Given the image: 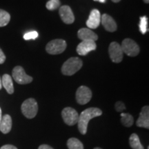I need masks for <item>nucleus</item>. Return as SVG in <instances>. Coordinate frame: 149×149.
<instances>
[{
	"instance_id": "19",
	"label": "nucleus",
	"mask_w": 149,
	"mask_h": 149,
	"mask_svg": "<svg viewBox=\"0 0 149 149\" xmlns=\"http://www.w3.org/2000/svg\"><path fill=\"white\" fill-rule=\"evenodd\" d=\"M67 146L69 149H84V145L79 139L72 137L67 141Z\"/></svg>"
},
{
	"instance_id": "10",
	"label": "nucleus",
	"mask_w": 149,
	"mask_h": 149,
	"mask_svg": "<svg viewBox=\"0 0 149 149\" xmlns=\"http://www.w3.org/2000/svg\"><path fill=\"white\" fill-rule=\"evenodd\" d=\"M97 48L95 42L93 41H82L77 47V52L80 55H86L90 52L95 51Z\"/></svg>"
},
{
	"instance_id": "7",
	"label": "nucleus",
	"mask_w": 149,
	"mask_h": 149,
	"mask_svg": "<svg viewBox=\"0 0 149 149\" xmlns=\"http://www.w3.org/2000/svg\"><path fill=\"white\" fill-rule=\"evenodd\" d=\"M61 116L67 125L73 126L74 124H77L79 114L72 108L66 107L63 109L61 112Z\"/></svg>"
},
{
	"instance_id": "2",
	"label": "nucleus",
	"mask_w": 149,
	"mask_h": 149,
	"mask_svg": "<svg viewBox=\"0 0 149 149\" xmlns=\"http://www.w3.org/2000/svg\"><path fill=\"white\" fill-rule=\"evenodd\" d=\"M82 61L79 57H70L66 60L61 67V72L64 75H73L82 67Z\"/></svg>"
},
{
	"instance_id": "34",
	"label": "nucleus",
	"mask_w": 149,
	"mask_h": 149,
	"mask_svg": "<svg viewBox=\"0 0 149 149\" xmlns=\"http://www.w3.org/2000/svg\"><path fill=\"white\" fill-rule=\"evenodd\" d=\"M94 149H102V148H98V147H96V148H95Z\"/></svg>"
},
{
	"instance_id": "16",
	"label": "nucleus",
	"mask_w": 149,
	"mask_h": 149,
	"mask_svg": "<svg viewBox=\"0 0 149 149\" xmlns=\"http://www.w3.org/2000/svg\"><path fill=\"white\" fill-rule=\"evenodd\" d=\"M12 128V118L9 115H3L0 123V130L3 134H7Z\"/></svg>"
},
{
	"instance_id": "17",
	"label": "nucleus",
	"mask_w": 149,
	"mask_h": 149,
	"mask_svg": "<svg viewBox=\"0 0 149 149\" xmlns=\"http://www.w3.org/2000/svg\"><path fill=\"white\" fill-rule=\"evenodd\" d=\"M1 84L8 94H13L14 93L13 82L10 75L8 74H3L1 78Z\"/></svg>"
},
{
	"instance_id": "22",
	"label": "nucleus",
	"mask_w": 149,
	"mask_h": 149,
	"mask_svg": "<svg viewBox=\"0 0 149 149\" xmlns=\"http://www.w3.org/2000/svg\"><path fill=\"white\" fill-rule=\"evenodd\" d=\"M147 25H148V19H147L146 17H141L140 22H139V30H140V32L142 34H145L148 31Z\"/></svg>"
},
{
	"instance_id": "1",
	"label": "nucleus",
	"mask_w": 149,
	"mask_h": 149,
	"mask_svg": "<svg viewBox=\"0 0 149 149\" xmlns=\"http://www.w3.org/2000/svg\"><path fill=\"white\" fill-rule=\"evenodd\" d=\"M102 111L98 108H88L79 115L78 119V129L80 133L85 135L87 133V127L89 121L94 117L102 115Z\"/></svg>"
},
{
	"instance_id": "21",
	"label": "nucleus",
	"mask_w": 149,
	"mask_h": 149,
	"mask_svg": "<svg viewBox=\"0 0 149 149\" xmlns=\"http://www.w3.org/2000/svg\"><path fill=\"white\" fill-rule=\"evenodd\" d=\"M10 20V15L6 10L0 9V27L6 26Z\"/></svg>"
},
{
	"instance_id": "24",
	"label": "nucleus",
	"mask_w": 149,
	"mask_h": 149,
	"mask_svg": "<svg viewBox=\"0 0 149 149\" xmlns=\"http://www.w3.org/2000/svg\"><path fill=\"white\" fill-rule=\"evenodd\" d=\"M38 37V33L37 31H31V32L26 33L24 35V39L25 40H35Z\"/></svg>"
},
{
	"instance_id": "26",
	"label": "nucleus",
	"mask_w": 149,
	"mask_h": 149,
	"mask_svg": "<svg viewBox=\"0 0 149 149\" xmlns=\"http://www.w3.org/2000/svg\"><path fill=\"white\" fill-rule=\"evenodd\" d=\"M6 61V55L3 53L2 50L0 48V64H2Z\"/></svg>"
},
{
	"instance_id": "29",
	"label": "nucleus",
	"mask_w": 149,
	"mask_h": 149,
	"mask_svg": "<svg viewBox=\"0 0 149 149\" xmlns=\"http://www.w3.org/2000/svg\"><path fill=\"white\" fill-rule=\"evenodd\" d=\"M1 118H2V113H1V108H0V123H1Z\"/></svg>"
},
{
	"instance_id": "13",
	"label": "nucleus",
	"mask_w": 149,
	"mask_h": 149,
	"mask_svg": "<svg viewBox=\"0 0 149 149\" xmlns=\"http://www.w3.org/2000/svg\"><path fill=\"white\" fill-rule=\"evenodd\" d=\"M136 124L138 127L145 128L147 129L149 128V107L148 106L142 108Z\"/></svg>"
},
{
	"instance_id": "20",
	"label": "nucleus",
	"mask_w": 149,
	"mask_h": 149,
	"mask_svg": "<svg viewBox=\"0 0 149 149\" xmlns=\"http://www.w3.org/2000/svg\"><path fill=\"white\" fill-rule=\"evenodd\" d=\"M121 122L126 127H130L134 123L133 117L129 113H122L121 114Z\"/></svg>"
},
{
	"instance_id": "8",
	"label": "nucleus",
	"mask_w": 149,
	"mask_h": 149,
	"mask_svg": "<svg viewBox=\"0 0 149 149\" xmlns=\"http://www.w3.org/2000/svg\"><path fill=\"white\" fill-rule=\"evenodd\" d=\"M109 53L111 61L115 63H120L123 59V51L122 47L116 42H111L109 48Z\"/></svg>"
},
{
	"instance_id": "27",
	"label": "nucleus",
	"mask_w": 149,
	"mask_h": 149,
	"mask_svg": "<svg viewBox=\"0 0 149 149\" xmlns=\"http://www.w3.org/2000/svg\"><path fill=\"white\" fill-rule=\"evenodd\" d=\"M0 149H17L16 146H13V145H10V144H7V145H4V146H1Z\"/></svg>"
},
{
	"instance_id": "14",
	"label": "nucleus",
	"mask_w": 149,
	"mask_h": 149,
	"mask_svg": "<svg viewBox=\"0 0 149 149\" xmlns=\"http://www.w3.org/2000/svg\"><path fill=\"white\" fill-rule=\"evenodd\" d=\"M101 22L104 29L109 32H115L117 29L116 22L111 16L107 14H104L101 16Z\"/></svg>"
},
{
	"instance_id": "11",
	"label": "nucleus",
	"mask_w": 149,
	"mask_h": 149,
	"mask_svg": "<svg viewBox=\"0 0 149 149\" xmlns=\"http://www.w3.org/2000/svg\"><path fill=\"white\" fill-rule=\"evenodd\" d=\"M59 15L63 22L66 24H72L74 21V16L72 9L68 6H62L59 10Z\"/></svg>"
},
{
	"instance_id": "18",
	"label": "nucleus",
	"mask_w": 149,
	"mask_h": 149,
	"mask_svg": "<svg viewBox=\"0 0 149 149\" xmlns=\"http://www.w3.org/2000/svg\"><path fill=\"white\" fill-rule=\"evenodd\" d=\"M130 146L133 149H144L139 140L138 135L135 133H133L130 135L129 139Z\"/></svg>"
},
{
	"instance_id": "5",
	"label": "nucleus",
	"mask_w": 149,
	"mask_h": 149,
	"mask_svg": "<svg viewBox=\"0 0 149 149\" xmlns=\"http://www.w3.org/2000/svg\"><path fill=\"white\" fill-rule=\"evenodd\" d=\"M121 47L123 53L130 57H135L140 51L138 44L131 39H125L123 40Z\"/></svg>"
},
{
	"instance_id": "6",
	"label": "nucleus",
	"mask_w": 149,
	"mask_h": 149,
	"mask_svg": "<svg viewBox=\"0 0 149 149\" xmlns=\"http://www.w3.org/2000/svg\"><path fill=\"white\" fill-rule=\"evenodd\" d=\"M12 74L14 80L19 84H27L33 81V77L28 75L24 68L20 66L15 67Z\"/></svg>"
},
{
	"instance_id": "15",
	"label": "nucleus",
	"mask_w": 149,
	"mask_h": 149,
	"mask_svg": "<svg viewBox=\"0 0 149 149\" xmlns=\"http://www.w3.org/2000/svg\"><path fill=\"white\" fill-rule=\"evenodd\" d=\"M78 37L81 41H93L96 42L98 40L97 35L89 29L83 28L79 30L77 33Z\"/></svg>"
},
{
	"instance_id": "12",
	"label": "nucleus",
	"mask_w": 149,
	"mask_h": 149,
	"mask_svg": "<svg viewBox=\"0 0 149 149\" xmlns=\"http://www.w3.org/2000/svg\"><path fill=\"white\" fill-rule=\"evenodd\" d=\"M101 23V14L97 9H93L91 10L90 15L86 22V26L89 29H95L99 27Z\"/></svg>"
},
{
	"instance_id": "23",
	"label": "nucleus",
	"mask_w": 149,
	"mask_h": 149,
	"mask_svg": "<svg viewBox=\"0 0 149 149\" xmlns=\"http://www.w3.org/2000/svg\"><path fill=\"white\" fill-rule=\"evenodd\" d=\"M60 6V1L59 0H49L46 4V7L49 10H54Z\"/></svg>"
},
{
	"instance_id": "25",
	"label": "nucleus",
	"mask_w": 149,
	"mask_h": 149,
	"mask_svg": "<svg viewBox=\"0 0 149 149\" xmlns=\"http://www.w3.org/2000/svg\"><path fill=\"white\" fill-rule=\"evenodd\" d=\"M115 109L117 112H122L126 109V107L124 104L122 102H117L115 104Z\"/></svg>"
},
{
	"instance_id": "9",
	"label": "nucleus",
	"mask_w": 149,
	"mask_h": 149,
	"mask_svg": "<svg viewBox=\"0 0 149 149\" xmlns=\"http://www.w3.org/2000/svg\"><path fill=\"white\" fill-rule=\"evenodd\" d=\"M92 97V92L91 89L85 86H81L78 88L76 92V100L81 105L88 103Z\"/></svg>"
},
{
	"instance_id": "3",
	"label": "nucleus",
	"mask_w": 149,
	"mask_h": 149,
	"mask_svg": "<svg viewBox=\"0 0 149 149\" xmlns=\"http://www.w3.org/2000/svg\"><path fill=\"white\" fill-rule=\"evenodd\" d=\"M22 112L26 117L32 119L36 116L38 111V106L36 100L33 98H29L25 100L22 104Z\"/></svg>"
},
{
	"instance_id": "4",
	"label": "nucleus",
	"mask_w": 149,
	"mask_h": 149,
	"mask_svg": "<svg viewBox=\"0 0 149 149\" xmlns=\"http://www.w3.org/2000/svg\"><path fill=\"white\" fill-rule=\"evenodd\" d=\"M67 44L64 40L57 39L51 41L46 46V51L51 55H58L66 50Z\"/></svg>"
},
{
	"instance_id": "31",
	"label": "nucleus",
	"mask_w": 149,
	"mask_h": 149,
	"mask_svg": "<svg viewBox=\"0 0 149 149\" xmlns=\"http://www.w3.org/2000/svg\"><path fill=\"white\" fill-rule=\"evenodd\" d=\"M112 1H113L114 3H118L119 1H120L121 0H111Z\"/></svg>"
},
{
	"instance_id": "33",
	"label": "nucleus",
	"mask_w": 149,
	"mask_h": 149,
	"mask_svg": "<svg viewBox=\"0 0 149 149\" xmlns=\"http://www.w3.org/2000/svg\"><path fill=\"white\" fill-rule=\"evenodd\" d=\"M143 1H144L146 3H148L149 2V0H143Z\"/></svg>"
},
{
	"instance_id": "32",
	"label": "nucleus",
	"mask_w": 149,
	"mask_h": 149,
	"mask_svg": "<svg viewBox=\"0 0 149 149\" xmlns=\"http://www.w3.org/2000/svg\"><path fill=\"white\" fill-rule=\"evenodd\" d=\"M1 88H2V84H1V79L0 77V90H1Z\"/></svg>"
},
{
	"instance_id": "28",
	"label": "nucleus",
	"mask_w": 149,
	"mask_h": 149,
	"mask_svg": "<svg viewBox=\"0 0 149 149\" xmlns=\"http://www.w3.org/2000/svg\"><path fill=\"white\" fill-rule=\"evenodd\" d=\"M38 149H53V148H52L51 146H48V145H47V144H43V145H41V146H40Z\"/></svg>"
},
{
	"instance_id": "30",
	"label": "nucleus",
	"mask_w": 149,
	"mask_h": 149,
	"mask_svg": "<svg viewBox=\"0 0 149 149\" xmlns=\"http://www.w3.org/2000/svg\"><path fill=\"white\" fill-rule=\"evenodd\" d=\"M94 1H97L99 2H101V3H105L107 0H94Z\"/></svg>"
}]
</instances>
